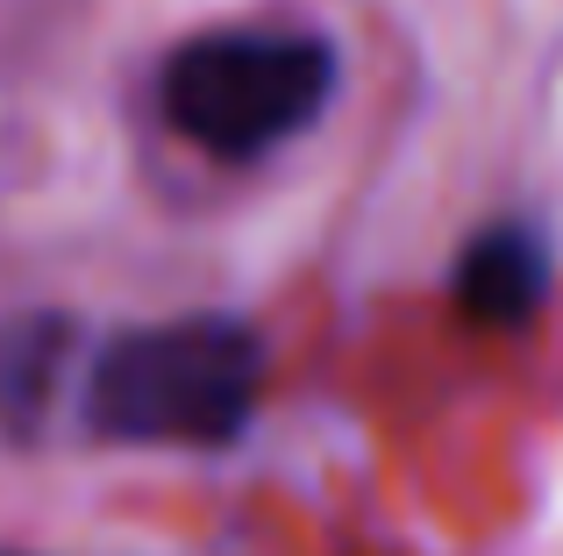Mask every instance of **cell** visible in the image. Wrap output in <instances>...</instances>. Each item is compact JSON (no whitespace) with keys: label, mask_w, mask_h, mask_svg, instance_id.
Instances as JSON below:
<instances>
[{"label":"cell","mask_w":563,"mask_h":556,"mask_svg":"<svg viewBox=\"0 0 563 556\" xmlns=\"http://www.w3.org/2000/svg\"><path fill=\"white\" fill-rule=\"evenodd\" d=\"M542 292H550V251H542V236H528V229H493V236H478L464 251V265H456V307H464L471 321H485V329L528 321L542 307Z\"/></svg>","instance_id":"obj_3"},{"label":"cell","mask_w":563,"mask_h":556,"mask_svg":"<svg viewBox=\"0 0 563 556\" xmlns=\"http://www.w3.org/2000/svg\"><path fill=\"white\" fill-rule=\"evenodd\" d=\"M335 93V51L307 29H207L172 51L165 114L221 157H257L300 136Z\"/></svg>","instance_id":"obj_2"},{"label":"cell","mask_w":563,"mask_h":556,"mask_svg":"<svg viewBox=\"0 0 563 556\" xmlns=\"http://www.w3.org/2000/svg\"><path fill=\"white\" fill-rule=\"evenodd\" d=\"M257 335L229 314L129 329L86 378V421L114 443H229L257 407Z\"/></svg>","instance_id":"obj_1"},{"label":"cell","mask_w":563,"mask_h":556,"mask_svg":"<svg viewBox=\"0 0 563 556\" xmlns=\"http://www.w3.org/2000/svg\"><path fill=\"white\" fill-rule=\"evenodd\" d=\"M65 343H71V321L57 314H29L0 329V429L8 435H36V421L51 414Z\"/></svg>","instance_id":"obj_4"}]
</instances>
